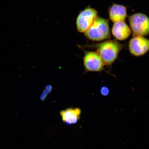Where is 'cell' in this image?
I'll return each instance as SVG.
<instances>
[{
	"label": "cell",
	"mask_w": 149,
	"mask_h": 149,
	"mask_svg": "<svg viewBox=\"0 0 149 149\" xmlns=\"http://www.w3.org/2000/svg\"><path fill=\"white\" fill-rule=\"evenodd\" d=\"M84 35L86 38L93 41L109 40L111 36L109 20L97 16Z\"/></svg>",
	"instance_id": "obj_2"
},
{
	"label": "cell",
	"mask_w": 149,
	"mask_h": 149,
	"mask_svg": "<svg viewBox=\"0 0 149 149\" xmlns=\"http://www.w3.org/2000/svg\"><path fill=\"white\" fill-rule=\"evenodd\" d=\"M52 87L51 85H48L45 87V89L43 92L40 96V99L42 101L45 100L47 96L51 92Z\"/></svg>",
	"instance_id": "obj_10"
},
{
	"label": "cell",
	"mask_w": 149,
	"mask_h": 149,
	"mask_svg": "<svg viewBox=\"0 0 149 149\" xmlns=\"http://www.w3.org/2000/svg\"><path fill=\"white\" fill-rule=\"evenodd\" d=\"M81 110L79 108H68L60 112L63 122L68 125L76 123L80 118Z\"/></svg>",
	"instance_id": "obj_9"
},
{
	"label": "cell",
	"mask_w": 149,
	"mask_h": 149,
	"mask_svg": "<svg viewBox=\"0 0 149 149\" xmlns=\"http://www.w3.org/2000/svg\"><path fill=\"white\" fill-rule=\"evenodd\" d=\"M128 48L130 54L136 57L141 56L148 51L149 40L144 36H134L129 41Z\"/></svg>",
	"instance_id": "obj_6"
},
{
	"label": "cell",
	"mask_w": 149,
	"mask_h": 149,
	"mask_svg": "<svg viewBox=\"0 0 149 149\" xmlns=\"http://www.w3.org/2000/svg\"><path fill=\"white\" fill-rule=\"evenodd\" d=\"M131 30L125 22L115 23L111 29V33L116 40H124L128 38L131 33Z\"/></svg>",
	"instance_id": "obj_7"
},
{
	"label": "cell",
	"mask_w": 149,
	"mask_h": 149,
	"mask_svg": "<svg viewBox=\"0 0 149 149\" xmlns=\"http://www.w3.org/2000/svg\"><path fill=\"white\" fill-rule=\"evenodd\" d=\"M109 11L110 19L114 23L124 22L127 17L126 7L122 5L113 3Z\"/></svg>",
	"instance_id": "obj_8"
},
{
	"label": "cell",
	"mask_w": 149,
	"mask_h": 149,
	"mask_svg": "<svg viewBox=\"0 0 149 149\" xmlns=\"http://www.w3.org/2000/svg\"><path fill=\"white\" fill-rule=\"evenodd\" d=\"M83 61L84 68L86 72H100L104 70L105 65L96 52H85Z\"/></svg>",
	"instance_id": "obj_5"
},
{
	"label": "cell",
	"mask_w": 149,
	"mask_h": 149,
	"mask_svg": "<svg viewBox=\"0 0 149 149\" xmlns=\"http://www.w3.org/2000/svg\"><path fill=\"white\" fill-rule=\"evenodd\" d=\"M109 89L107 87H102L100 89V93L102 96H107L109 95Z\"/></svg>",
	"instance_id": "obj_11"
},
{
	"label": "cell",
	"mask_w": 149,
	"mask_h": 149,
	"mask_svg": "<svg viewBox=\"0 0 149 149\" xmlns=\"http://www.w3.org/2000/svg\"><path fill=\"white\" fill-rule=\"evenodd\" d=\"M128 19L133 37L144 36L148 35L149 20L146 15L137 13L129 16Z\"/></svg>",
	"instance_id": "obj_3"
},
{
	"label": "cell",
	"mask_w": 149,
	"mask_h": 149,
	"mask_svg": "<svg viewBox=\"0 0 149 149\" xmlns=\"http://www.w3.org/2000/svg\"><path fill=\"white\" fill-rule=\"evenodd\" d=\"M97 15V11L91 7H87L81 11L76 20L77 31L80 33H84L92 25Z\"/></svg>",
	"instance_id": "obj_4"
},
{
	"label": "cell",
	"mask_w": 149,
	"mask_h": 149,
	"mask_svg": "<svg viewBox=\"0 0 149 149\" xmlns=\"http://www.w3.org/2000/svg\"><path fill=\"white\" fill-rule=\"evenodd\" d=\"M96 52L105 65L112 64L118 58L123 46L116 40H109L97 44Z\"/></svg>",
	"instance_id": "obj_1"
}]
</instances>
